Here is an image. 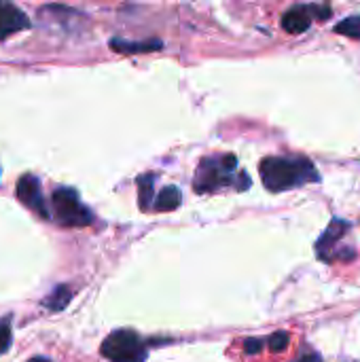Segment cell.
I'll use <instances>...</instances> for the list:
<instances>
[{
	"label": "cell",
	"mask_w": 360,
	"mask_h": 362,
	"mask_svg": "<svg viewBox=\"0 0 360 362\" xmlns=\"http://www.w3.org/2000/svg\"><path fill=\"white\" fill-rule=\"evenodd\" d=\"M286 344H289V335H286V333H276V335L269 339V346H272V350H276V352L284 350Z\"/></svg>",
	"instance_id": "cell-14"
},
{
	"label": "cell",
	"mask_w": 360,
	"mask_h": 362,
	"mask_svg": "<svg viewBox=\"0 0 360 362\" xmlns=\"http://www.w3.org/2000/svg\"><path fill=\"white\" fill-rule=\"evenodd\" d=\"M102 354L110 362H144L146 346L134 331L121 329L104 339Z\"/></svg>",
	"instance_id": "cell-3"
},
{
	"label": "cell",
	"mask_w": 360,
	"mask_h": 362,
	"mask_svg": "<svg viewBox=\"0 0 360 362\" xmlns=\"http://www.w3.org/2000/svg\"><path fill=\"white\" fill-rule=\"evenodd\" d=\"M261 350V341L259 339H248L246 341V352L248 354H255V352H259Z\"/></svg>",
	"instance_id": "cell-15"
},
{
	"label": "cell",
	"mask_w": 360,
	"mask_h": 362,
	"mask_svg": "<svg viewBox=\"0 0 360 362\" xmlns=\"http://www.w3.org/2000/svg\"><path fill=\"white\" fill-rule=\"evenodd\" d=\"M346 231H348V223H344V221H333L331 227L325 231V235L318 240V255H320L323 259L329 261V250L335 246V242H337Z\"/></svg>",
	"instance_id": "cell-8"
},
{
	"label": "cell",
	"mask_w": 360,
	"mask_h": 362,
	"mask_svg": "<svg viewBox=\"0 0 360 362\" xmlns=\"http://www.w3.org/2000/svg\"><path fill=\"white\" fill-rule=\"evenodd\" d=\"M51 206L55 218L66 227H85L93 221V214L81 204L72 189H57L51 197Z\"/></svg>",
	"instance_id": "cell-4"
},
{
	"label": "cell",
	"mask_w": 360,
	"mask_h": 362,
	"mask_svg": "<svg viewBox=\"0 0 360 362\" xmlns=\"http://www.w3.org/2000/svg\"><path fill=\"white\" fill-rule=\"evenodd\" d=\"M17 197L23 206L32 208L36 214L40 216H49L47 212V206H45V199H42V193H40V182L34 178V176H23L19 178L17 182Z\"/></svg>",
	"instance_id": "cell-6"
},
{
	"label": "cell",
	"mask_w": 360,
	"mask_h": 362,
	"mask_svg": "<svg viewBox=\"0 0 360 362\" xmlns=\"http://www.w3.org/2000/svg\"><path fill=\"white\" fill-rule=\"evenodd\" d=\"M240 178H246L244 172L238 174V159L233 155L223 157H208L199 163L195 172V191L197 193H214L225 187L236 185V189H248L250 182H240Z\"/></svg>",
	"instance_id": "cell-2"
},
{
	"label": "cell",
	"mask_w": 360,
	"mask_h": 362,
	"mask_svg": "<svg viewBox=\"0 0 360 362\" xmlns=\"http://www.w3.org/2000/svg\"><path fill=\"white\" fill-rule=\"evenodd\" d=\"M30 362H51V361H47V358H32Z\"/></svg>",
	"instance_id": "cell-17"
},
{
	"label": "cell",
	"mask_w": 360,
	"mask_h": 362,
	"mask_svg": "<svg viewBox=\"0 0 360 362\" xmlns=\"http://www.w3.org/2000/svg\"><path fill=\"white\" fill-rule=\"evenodd\" d=\"M28 25L30 21L21 8H17L11 0H0V40L19 30H25Z\"/></svg>",
	"instance_id": "cell-7"
},
{
	"label": "cell",
	"mask_w": 360,
	"mask_h": 362,
	"mask_svg": "<svg viewBox=\"0 0 360 362\" xmlns=\"http://www.w3.org/2000/svg\"><path fill=\"white\" fill-rule=\"evenodd\" d=\"M335 32L337 34H344L348 38H354L359 40L360 38V15H350L348 19H344L342 23L335 25Z\"/></svg>",
	"instance_id": "cell-12"
},
{
	"label": "cell",
	"mask_w": 360,
	"mask_h": 362,
	"mask_svg": "<svg viewBox=\"0 0 360 362\" xmlns=\"http://www.w3.org/2000/svg\"><path fill=\"white\" fill-rule=\"evenodd\" d=\"M320 176L310 159H286V157H267L261 161V180L267 191L282 193L297 189L308 182H316Z\"/></svg>",
	"instance_id": "cell-1"
},
{
	"label": "cell",
	"mask_w": 360,
	"mask_h": 362,
	"mask_svg": "<svg viewBox=\"0 0 360 362\" xmlns=\"http://www.w3.org/2000/svg\"><path fill=\"white\" fill-rule=\"evenodd\" d=\"M180 202H182V195L178 191V187H163L153 206L157 212H172L180 206Z\"/></svg>",
	"instance_id": "cell-10"
},
{
	"label": "cell",
	"mask_w": 360,
	"mask_h": 362,
	"mask_svg": "<svg viewBox=\"0 0 360 362\" xmlns=\"http://www.w3.org/2000/svg\"><path fill=\"white\" fill-rule=\"evenodd\" d=\"M138 193H140V208L149 210L151 204H155V176L153 174H144L138 178Z\"/></svg>",
	"instance_id": "cell-11"
},
{
	"label": "cell",
	"mask_w": 360,
	"mask_h": 362,
	"mask_svg": "<svg viewBox=\"0 0 360 362\" xmlns=\"http://www.w3.org/2000/svg\"><path fill=\"white\" fill-rule=\"evenodd\" d=\"M314 13L320 15V19H327L331 15V8L325 6V8H318V6H293L291 11H286L282 15V28L284 32L289 34H303L310 25H312V19H314Z\"/></svg>",
	"instance_id": "cell-5"
},
{
	"label": "cell",
	"mask_w": 360,
	"mask_h": 362,
	"mask_svg": "<svg viewBox=\"0 0 360 362\" xmlns=\"http://www.w3.org/2000/svg\"><path fill=\"white\" fill-rule=\"evenodd\" d=\"M297 362H323V358L318 354H314V352H308V354H303Z\"/></svg>",
	"instance_id": "cell-16"
},
{
	"label": "cell",
	"mask_w": 360,
	"mask_h": 362,
	"mask_svg": "<svg viewBox=\"0 0 360 362\" xmlns=\"http://www.w3.org/2000/svg\"><path fill=\"white\" fill-rule=\"evenodd\" d=\"M110 47L115 51H119V53H151L155 49H161V40L151 38V40H144V42H127V40H121V38H112Z\"/></svg>",
	"instance_id": "cell-9"
},
{
	"label": "cell",
	"mask_w": 360,
	"mask_h": 362,
	"mask_svg": "<svg viewBox=\"0 0 360 362\" xmlns=\"http://www.w3.org/2000/svg\"><path fill=\"white\" fill-rule=\"evenodd\" d=\"M11 346V325L8 320H0V354H4Z\"/></svg>",
	"instance_id": "cell-13"
}]
</instances>
